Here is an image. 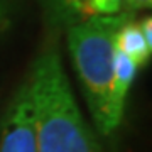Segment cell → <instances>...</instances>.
<instances>
[{
  "label": "cell",
  "mask_w": 152,
  "mask_h": 152,
  "mask_svg": "<svg viewBox=\"0 0 152 152\" xmlns=\"http://www.w3.org/2000/svg\"><path fill=\"white\" fill-rule=\"evenodd\" d=\"M113 46L115 51H118L124 56H127L129 59H132L139 68L145 66L151 59L152 48L147 46L139 24L134 22L132 19H129L120 26V29L115 34Z\"/></svg>",
  "instance_id": "6"
},
{
  "label": "cell",
  "mask_w": 152,
  "mask_h": 152,
  "mask_svg": "<svg viewBox=\"0 0 152 152\" xmlns=\"http://www.w3.org/2000/svg\"><path fill=\"white\" fill-rule=\"evenodd\" d=\"M132 19L130 12L90 15L66 29L71 61L88 105L95 129L110 137V98L113 86V39L120 26Z\"/></svg>",
  "instance_id": "2"
},
{
  "label": "cell",
  "mask_w": 152,
  "mask_h": 152,
  "mask_svg": "<svg viewBox=\"0 0 152 152\" xmlns=\"http://www.w3.org/2000/svg\"><path fill=\"white\" fill-rule=\"evenodd\" d=\"M24 80L32 100L37 152H103L76 103L54 41L39 51Z\"/></svg>",
  "instance_id": "1"
},
{
  "label": "cell",
  "mask_w": 152,
  "mask_h": 152,
  "mask_svg": "<svg viewBox=\"0 0 152 152\" xmlns=\"http://www.w3.org/2000/svg\"><path fill=\"white\" fill-rule=\"evenodd\" d=\"M44 20L53 32L68 29L88 15L83 0H39Z\"/></svg>",
  "instance_id": "5"
},
{
  "label": "cell",
  "mask_w": 152,
  "mask_h": 152,
  "mask_svg": "<svg viewBox=\"0 0 152 152\" xmlns=\"http://www.w3.org/2000/svg\"><path fill=\"white\" fill-rule=\"evenodd\" d=\"M0 152H37L34 108L26 80L0 115Z\"/></svg>",
  "instance_id": "3"
},
{
  "label": "cell",
  "mask_w": 152,
  "mask_h": 152,
  "mask_svg": "<svg viewBox=\"0 0 152 152\" xmlns=\"http://www.w3.org/2000/svg\"><path fill=\"white\" fill-rule=\"evenodd\" d=\"M83 5H85V9H86V0H83ZM88 12V10H86ZM88 15H90V14H88Z\"/></svg>",
  "instance_id": "10"
},
{
  "label": "cell",
  "mask_w": 152,
  "mask_h": 152,
  "mask_svg": "<svg viewBox=\"0 0 152 152\" xmlns=\"http://www.w3.org/2000/svg\"><path fill=\"white\" fill-rule=\"evenodd\" d=\"M125 5L129 9V12L132 10V14L135 10H140V9H151L152 0H125Z\"/></svg>",
  "instance_id": "9"
},
{
  "label": "cell",
  "mask_w": 152,
  "mask_h": 152,
  "mask_svg": "<svg viewBox=\"0 0 152 152\" xmlns=\"http://www.w3.org/2000/svg\"><path fill=\"white\" fill-rule=\"evenodd\" d=\"M139 66L122 53L115 51L113 54V86L110 98V132L112 135L120 127L125 112V100L132 83L135 80Z\"/></svg>",
  "instance_id": "4"
},
{
  "label": "cell",
  "mask_w": 152,
  "mask_h": 152,
  "mask_svg": "<svg viewBox=\"0 0 152 152\" xmlns=\"http://www.w3.org/2000/svg\"><path fill=\"white\" fill-rule=\"evenodd\" d=\"M124 4L125 0H86V10L90 15H115Z\"/></svg>",
  "instance_id": "7"
},
{
  "label": "cell",
  "mask_w": 152,
  "mask_h": 152,
  "mask_svg": "<svg viewBox=\"0 0 152 152\" xmlns=\"http://www.w3.org/2000/svg\"><path fill=\"white\" fill-rule=\"evenodd\" d=\"M17 0H0V34L10 31L15 15Z\"/></svg>",
  "instance_id": "8"
}]
</instances>
